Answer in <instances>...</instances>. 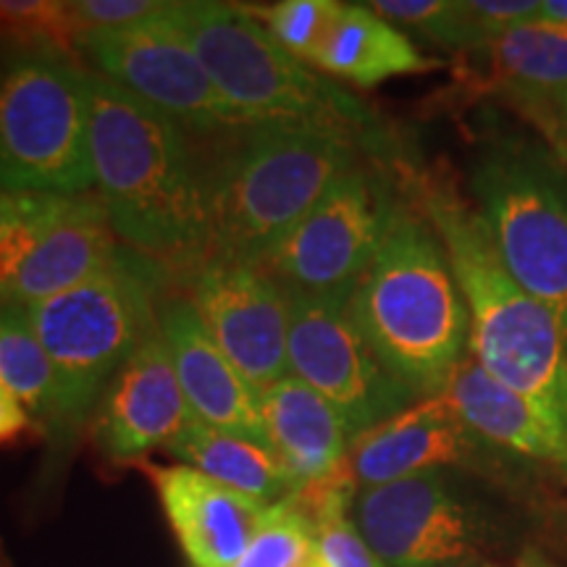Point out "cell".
Listing matches in <instances>:
<instances>
[{
  "label": "cell",
  "instance_id": "cell-17",
  "mask_svg": "<svg viewBox=\"0 0 567 567\" xmlns=\"http://www.w3.org/2000/svg\"><path fill=\"white\" fill-rule=\"evenodd\" d=\"M158 326L166 337L172 363L193 417L266 446L258 394L221 352L189 297H168L161 305Z\"/></svg>",
  "mask_w": 567,
  "mask_h": 567
},
{
  "label": "cell",
  "instance_id": "cell-8",
  "mask_svg": "<svg viewBox=\"0 0 567 567\" xmlns=\"http://www.w3.org/2000/svg\"><path fill=\"white\" fill-rule=\"evenodd\" d=\"M471 189L507 274L567 342V168L547 147L507 140L478 155Z\"/></svg>",
  "mask_w": 567,
  "mask_h": 567
},
{
  "label": "cell",
  "instance_id": "cell-34",
  "mask_svg": "<svg viewBox=\"0 0 567 567\" xmlns=\"http://www.w3.org/2000/svg\"><path fill=\"white\" fill-rule=\"evenodd\" d=\"M536 19L567 32V0H542V11Z\"/></svg>",
  "mask_w": 567,
  "mask_h": 567
},
{
  "label": "cell",
  "instance_id": "cell-1",
  "mask_svg": "<svg viewBox=\"0 0 567 567\" xmlns=\"http://www.w3.org/2000/svg\"><path fill=\"white\" fill-rule=\"evenodd\" d=\"M92 174L126 247L168 268L208 258L200 161L187 130L92 71Z\"/></svg>",
  "mask_w": 567,
  "mask_h": 567
},
{
  "label": "cell",
  "instance_id": "cell-18",
  "mask_svg": "<svg viewBox=\"0 0 567 567\" xmlns=\"http://www.w3.org/2000/svg\"><path fill=\"white\" fill-rule=\"evenodd\" d=\"M444 394L476 434L496 450L567 473V421L534 396L496 381L471 350Z\"/></svg>",
  "mask_w": 567,
  "mask_h": 567
},
{
  "label": "cell",
  "instance_id": "cell-11",
  "mask_svg": "<svg viewBox=\"0 0 567 567\" xmlns=\"http://www.w3.org/2000/svg\"><path fill=\"white\" fill-rule=\"evenodd\" d=\"M392 203L381 184L354 163L274 247L264 268L287 292H352L371 266Z\"/></svg>",
  "mask_w": 567,
  "mask_h": 567
},
{
  "label": "cell",
  "instance_id": "cell-30",
  "mask_svg": "<svg viewBox=\"0 0 567 567\" xmlns=\"http://www.w3.org/2000/svg\"><path fill=\"white\" fill-rule=\"evenodd\" d=\"M0 40L76 53L71 6L63 0H0Z\"/></svg>",
  "mask_w": 567,
  "mask_h": 567
},
{
  "label": "cell",
  "instance_id": "cell-16",
  "mask_svg": "<svg viewBox=\"0 0 567 567\" xmlns=\"http://www.w3.org/2000/svg\"><path fill=\"white\" fill-rule=\"evenodd\" d=\"M158 492L176 542L195 567H234L268 513L264 502L218 484L187 465L142 463Z\"/></svg>",
  "mask_w": 567,
  "mask_h": 567
},
{
  "label": "cell",
  "instance_id": "cell-27",
  "mask_svg": "<svg viewBox=\"0 0 567 567\" xmlns=\"http://www.w3.org/2000/svg\"><path fill=\"white\" fill-rule=\"evenodd\" d=\"M234 567H313V528L295 496L276 502Z\"/></svg>",
  "mask_w": 567,
  "mask_h": 567
},
{
  "label": "cell",
  "instance_id": "cell-7",
  "mask_svg": "<svg viewBox=\"0 0 567 567\" xmlns=\"http://www.w3.org/2000/svg\"><path fill=\"white\" fill-rule=\"evenodd\" d=\"M168 21L245 126L326 124L350 132L358 126V105L284 51L245 6L174 0Z\"/></svg>",
  "mask_w": 567,
  "mask_h": 567
},
{
  "label": "cell",
  "instance_id": "cell-23",
  "mask_svg": "<svg viewBox=\"0 0 567 567\" xmlns=\"http://www.w3.org/2000/svg\"><path fill=\"white\" fill-rule=\"evenodd\" d=\"M166 452L182 465L195 467L218 484L252 496L268 507L295 494L279 460L266 446L210 429L197 417L184 425Z\"/></svg>",
  "mask_w": 567,
  "mask_h": 567
},
{
  "label": "cell",
  "instance_id": "cell-12",
  "mask_svg": "<svg viewBox=\"0 0 567 567\" xmlns=\"http://www.w3.org/2000/svg\"><path fill=\"white\" fill-rule=\"evenodd\" d=\"M528 467L538 465L484 442L444 392L417 400L354 436L344 460V471L358 492L431 471H465L509 486L520 481Z\"/></svg>",
  "mask_w": 567,
  "mask_h": 567
},
{
  "label": "cell",
  "instance_id": "cell-14",
  "mask_svg": "<svg viewBox=\"0 0 567 567\" xmlns=\"http://www.w3.org/2000/svg\"><path fill=\"white\" fill-rule=\"evenodd\" d=\"M189 300L255 394L289 375L292 302L264 266L208 255L193 271Z\"/></svg>",
  "mask_w": 567,
  "mask_h": 567
},
{
  "label": "cell",
  "instance_id": "cell-33",
  "mask_svg": "<svg viewBox=\"0 0 567 567\" xmlns=\"http://www.w3.org/2000/svg\"><path fill=\"white\" fill-rule=\"evenodd\" d=\"M34 417L13 396L9 389L0 386V446H17L34 434Z\"/></svg>",
  "mask_w": 567,
  "mask_h": 567
},
{
  "label": "cell",
  "instance_id": "cell-3",
  "mask_svg": "<svg viewBox=\"0 0 567 567\" xmlns=\"http://www.w3.org/2000/svg\"><path fill=\"white\" fill-rule=\"evenodd\" d=\"M216 140L200 163L208 255L255 266L358 163L352 132L342 126L252 124Z\"/></svg>",
  "mask_w": 567,
  "mask_h": 567
},
{
  "label": "cell",
  "instance_id": "cell-10",
  "mask_svg": "<svg viewBox=\"0 0 567 567\" xmlns=\"http://www.w3.org/2000/svg\"><path fill=\"white\" fill-rule=\"evenodd\" d=\"M289 373L316 389L350 425L352 439L417 402L360 334L350 316L352 292H287Z\"/></svg>",
  "mask_w": 567,
  "mask_h": 567
},
{
  "label": "cell",
  "instance_id": "cell-21",
  "mask_svg": "<svg viewBox=\"0 0 567 567\" xmlns=\"http://www.w3.org/2000/svg\"><path fill=\"white\" fill-rule=\"evenodd\" d=\"M313 66L358 87H375L394 76L442 69L444 61L423 55L400 27L379 17L368 3H342Z\"/></svg>",
  "mask_w": 567,
  "mask_h": 567
},
{
  "label": "cell",
  "instance_id": "cell-26",
  "mask_svg": "<svg viewBox=\"0 0 567 567\" xmlns=\"http://www.w3.org/2000/svg\"><path fill=\"white\" fill-rule=\"evenodd\" d=\"M371 9L400 27L455 53H481L488 45L473 0H373Z\"/></svg>",
  "mask_w": 567,
  "mask_h": 567
},
{
  "label": "cell",
  "instance_id": "cell-28",
  "mask_svg": "<svg viewBox=\"0 0 567 567\" xmlns=\"http://www.w3.org/2000/svg\"><path fill=\"white\" fill-rule=\"evenodd\" d=\"M61 200L63 195L13 193L11 213L0 229V308L9 297L11 284L53 224Z\"/></svg>",
  "mask_w": 567,
  "mask_h": 567
},
{
  "label": "cell",
  "instance_id": "cell-32",
  "mask_svg": "<svg viewBox=\"0 0 567 567\" xmlns=\"http://www.w3.org/2000/svg\"><path fill=\"white\" fill-rule=\"evenodd\" d=\"M547 140V151L567 168V92L555 101L523 111Z\"/></svg>",
  "mask_w": 567,
  "mask_h": 567
},
{
  "label": "cell",
  "instance_id": "cell-6",
  "mask_svg": "<svg viewBox=\"0 0 567 567\" xmlns=\"http://www.w3.org/2000/svg\"><path fill=\"white\" fill-rule=\"evenodd\" d=\"M92 71L53 45L3 42L0 189L82 195L95 184L90 151Z\"/></svg>",
  "mask_w": 567,
  "mask_h": 567
},
{
  "label": "cell",
  "instance_id": "cell-5",
  "mask_svg": "<svg viewBox=\"0 0 567 567\" xmlns=\"http://www.w3.org/2000/svg\"><path fill=\"white\" fill-rule=\"evenodd\" d=\"M423 208L465 297L467 350L496 381L534 396L567 421V342L555 318L507 274L471 203L431 184Z\"/></svg>",
  "mask_w": 567,
  "mask_h": 567
},
{
  "label": "cell",
  "instance_id": "cell-19",
  "mask_svg": "<svg viewBox=\"0 0 567 567\" xmlns=\"http://www.w3.org/2000/svg\"><path fill=\"white\" fill-rule=\"evenodd\" d=\"M268 452L295 492L334 476L350 455L352 431L334 405L297 375H284L258 394Z\"/></svg>",
  "mask_w": 567,
  "mask_h": 567
},
{
  "label": "cell",
  "instance_id": "cell-35",
  "mask_svg": "<svg viewBox=\"0 0 567 567\" xmlns=\"http://www.w3.org/2000/svg\"><path fill=\"white\" fill-rule=\"evenodd\" d=\"M513 567H555L549 563V559H544L542 555H536V551H526V555L517 557V563Z\"/></svg>",
  "mask_w": 567,
  "mask_h": 567
},
{
  "label": "cell",
  "instance_id": "cell-13",
  "mask_svg": "<svg viewBox=\"0 0 567 567\" xmlns=\"http://www.w3.org/2000/svg\"><path fill=\"white\" fill-rule=\"evenodd\" d=\"M80 51L105 80L166 113L195 134H224L245 126L205 74L187 40L176 32L168 13L145 24L92 34Z\"/></svg>",
  "mask_w": 567,
  "mask_h": 567
},
{
  "label": "cell",
  "instance_id": "cell-22",
  "mask_svg": "<svg viewBox=\"0 0 567 567\" xmlns=\"http://www.w3.org/2000/svg\"><path fill=\"white\" fill-rule=\"evenodd\" d=\"M484 55V84L526 111L567 92V32L544 21L515 27Z\"/></svg>",
  "mask_w": 567,
  "mask_h": 567
},
{
  "label": "cell",
  "instance_id": "cell-9",
  "mask_svg": "<svg viewBox=\"0 0 567 567\" xmlns=\"http://www.w3.org/2000/svg\"><path fill=\"white\" fill-rule=\"evenodd\" d=\"M352 517L386 567H494L520 542L509 517L450 471L363 488Z\"/></svg>",
  "mask_w": 567,
  "mask_h": 567
},
{
  "label": "cell",
  "instance_id": "cell-15",
  "mask_svg": "<svg viewBox=\"0 0 567 567\" xmlns=\"http://www.w3.org/2000/svg\"><path fill=\"white\" fill-rule=\"evenodd\" d=\"M193 421L161 326L113 375L92 415V442L113 465H140Z\"/></svg>",
  "mask_w": 567,
  "mask_h": 567
},
{
  "label": "cell",
  "instance_id": "cell-31",
  "mask_svg": "<svg viewBox=\"0 0 567 567\" xmlns=\"http://www.w3.org/2000/svg\"><path fill=\"white\" fill-rule=\"evenodd\" d=\"M69 6L76 32V51L84 38L130 30L172 9V3H163V0H69Z\"/></svg>",
  "mask_w": 567,
  "mask_h": 567
},
{
  "label": "cell",
  "instance_id": "cell-24",
  "mask_svg": "<svg viewBox=\"0 0 567 567\" xmlns=\"http://www.w3.org/2000/svg\"><path fill=\"white\" fill-rule=\"evenodd\" d=\"M313 528V567H386L354 526L358 486L344 465L334 476L292 494Z\"/></svg>",
  "mask_w": 567,
  "mask_h": 567
},
{
  "label": "cell",
  "instance_id": "cell-4",
  "mask_svg": "<svg viewBox=\"0 0 567 567\" xmlns=\"http://www.w3.org/2000/svg\"><path fill=\"white\" fill-rule=\"evenodd\" d=\"M168 279L172 268L122 245L101 274L27 308L55 368V402L42 425L51 471L90 429L113 375L158 326Z\"/></svg>",
  "mask_w": 567,
  "mask_h": 567
},
{
  "label": "cell",
  "instance_id": "cell-29",
  "mask_svg": "<svg viewBox=\"0 0 567 567\" xmlns=\"http://www.w3.org/2000/svg\"><path fill=\"white\" fill-rule=\"evenodd\" d=\"M339 11H342V3L337 0H281L252 13L264 21V27L284 51L313 66L316 53L321 51Z\"/></svg>",
  "mask_w": 567,
  "mask_h": 567
},
{
  "label": "cell",
  "instance_id": "cell-37",
  "mask_svg": "<svg viewBox=\"0 0 567 567\" xmlns=\"http://www.w3.org/2000/svg\"><path fill=\"white\" fill-rule=\"evenodd\" d=\"M0 567H11V563H9V557L3 555V547H0Z\"/></svg>",
  "mask_w": 567,
  "mask_h": 567
},
{
  "label": "cell",
  "instance_id": "cell-36",
  "mask_svg": "<svg viewBox=\"0 0 567 567\" xmlns=\"http://www.w3.org/2000/svg\"><path fill=\"white\" fill-rule=\"evenodd\" d=\"M11 205H13V193H6V189H0V229H3L6 218H9Z\"/></svg>",
  "mask_w": 567,
  "mask_h": 567
},
{
  "label": "cell",
  "instance_id": "cell-20",
  "mask_svg": "<svg viewBox=\"0 0 567 567\" xmlns=\"http://www.w3.org/2000/svg\"><path fill=\"white\" fill-rule=\"evenodd\" d=\"M118 247L101 195H63L53 224L11 284L3 305L30 308L80 287L111 264Z\"/></svg>",
  "mask_w": 567,
  "mask_h": 567
},
{
  "label": "cell",
  "instance_id": "cell-2",
  "mask_svg": "<svg viewBox=\"0 0 567 567\" xmlns=\"http://www.w3.org/2000/svg\"><path fill=\"white\" fill-rule=\"evenodd\" d=\"M375 358L415 400L442 394L471 342V316L431 221L392 203L381 243L350 297Z\"/></svg>",
  "mask_w": 567,
  "mask_h": 567
},
{
  "label": "cell",
  "instance_id": "cell-25",
  "mask_svg": "<svg viewBox=\"0 0 567 567\" xmlns=\"http://www.w3.org/2000/svg\"><path fill=\"white\" fill-rule=\"evenodd\" d=\"M0 386L45 425L55 402V368L19 305L0 308Z\"/></svg>",
  "mask_w": 567,
  "mask_h": 567
}]
</instances>
